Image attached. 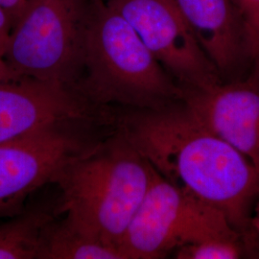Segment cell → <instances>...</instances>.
<instances>
[{
    "mask_svg": "<svg viewBox=\"0 0 259 259\" xmlns=\"http://www.w3.org/2000/svg\"><path fill=\"white\" fill-rule=\"evenodd\" d=\"M114 127L159 176L220 209L247 234L259 193V171L183 103L115 114Z\"/></svg>",
    "mask_w": 259,
    "mask_h": 259,
    "instance_id": "1",
    "label": "cell"
},
{
    "mask_svg": "<svg viewBox=\"0 0 259 259\" xmlns=\"http://www.w3.org/2000/svg\"><path fill=\"white\" fill-rule=\"evenodd\" d=\"M154 174V168L113 125L112 134L58 172L53 185L61 199L56 213L65 214L80 232L121 250Z\"/></svg>",
    "mask_w": 259,
    "mask_h": 259,
    "instance_id": "2",
    "label": "cell"
},
{
    "mask_svg": "<svg viewBox=\"0 0 259 259\" xmlns=\"http://www.w3.org/2000/svg\"><path fill=\"white\" fill-rule=\"evenodd\" d=\"M77 90L102 109L157 111L184 99L183 88L105 0L91 1Z\"/></svg>",
    "mask_w": 259,
    "mask_h": 259,
    "instance_id": "3",
    "label": "cell"
},
{
    "mask_svg": "<svg viewBox=\"0 0 259 259\" xmlns=\"http://www.w3.org/2000/svg\"><path fill=\"white\" fill-rule=\"evenodd\" d=\"M91 1L33 0L11 30L5 63L12 79L79 93Z\"/></svg>",
    "mask_w": 259,
    "mask_h": 259,
    "instance_id": "4",
    "label": "cell"
},
{
    "mask_svg": "<svg viewBox=\"0 0 259 259\" xmlns=\"http://www.w3.org/2000/svg\"><path fill=\"white\" fill-rule=\"evenodd\" d=\"M242 234L224 213L155 171L121 243L126 259H155L213 237Z\"/></svg>",
    "mask_w": 259,
    "mask_h": 259,
    "instance_id": "5",
    "label": "cell"
},
{
    "mask_svg": "<svg viewBox=\"0 0 259 259\" xmlns=\"http://www.w3.org/2000/svg\"><path fill=\"white\" fill-rule=\"evenodd\" d=\"M93 124H60L0 144V219L24 211L28 197L53 184L72 157L99 139Z\"/></svg>",
    "mask_w": 259,
    "mask_h": 259,
    "instance_id": "6",
    "label": "cell"
},
{
    "mask_svg": "<svg viewBox=\"0 0 259 259\" xmlns=\"http://www.w3.org/2000/svg\"><path fill=\"white\" fill-rule=\"evenodd\" d=\"M183 89L223 82L174 0H105Z\"/></svg>",
    "mask_w": 259,
    "mask_h": 259,
    "instance_id": "7",
    "label": "cell"
},
{
    "mask_svg": "<svg viewBox=\"0 0 259 259\" xmlns=\"http://www.w3.org/2000/svg\"><path fill=\"white\" fill-rule=\"evenodd\" d=\"M112 111L56 83L0 82V144L60 124L111 125Z\"/></svg>",
    "mask_w": 259,
    "mask_h": 259,
    "instance_id": "8",
    "label": "cell"
},
{
    "mask_svg": "<svg viewBox=\"0 0 259 259\" xmlns=\"http://www.w3.org/2000/svg\"><path fill=\"white\" fill-rule=\"evenodd\" d=\"M183 90L185 107L259 171V60L244 78Z\"/></svg>",
    "mask_w": 259,
    "mask_h": 259,
    "instance_id": "9",
    "label": "cell"
},
{
    "mask_svg": "<svg viewBox=\"0 0 259 259\" xmlns=\"http://www.w3.org/2000/svg\"><path fill=\"white\" fill-rule=\"evenodd\" d=\"M223 82L244 78L253 61L244 21L233 0H174Z\"/></svg>",
    "mask_w": 259,
    "mask_h": 259,
    "instance_id": "10",
    "label": "cell"
},
{
    "mask_svg": "<svg viewBox=\"0 0 259 259\" xmlns=\"http://www.w3.org/2000/svg\"><path fill=\"white\" fill-rule=\"evenodd\" d=\"M39 259H126L122 250L80 232L65 217L55 219L44 235Z\"/></svg>",
    "mask_w": 259,
    "mask_h": 259,
    "instance_id": "11",
    "label": "cell"
},
{
    "mask_svg": "<svg viewBox=\"0 0 259 259\" xmlns=\"http://www.w3.org/2000/svg\"><path fill=\"white\" fill-rule=\"evenodd\" d=\"M56 216L46 209H24L0 223V259H39L45 232Z\"/></svg>",
    "mask_w": 259,
    "mask_h": 259,
    "instance_id": "12",
    "label": "cell"
},
{
    "mask_svg": "<svg viewBox=\"0 0 259 259\" xmlns=\"http://www.w3.org/2000/svg\"><path fill=\"white\" fill-rule=\"evenodd\" d=\"M178 259H237L250 255L245 236L213 237L188 244L175 251Z\"/></svg>",
    "mask_w": 259,
    "mask_h": 259,
    "instance_id": "13",
    "label": "cell"
},
{
    "mask_svg": "<svg viewBox=\"0 0 259 259\" xmlns=\"http://www.w3.org/2000/svg\"><path fill=\"white\" fill-rule=\"evenodd\" d=\"M240 12L248 44L250 57L253 61L259 60V0H233Z\"/></svg>",
    "mask_w": 259,
    "mask_h": 259,
    "instance_id": "14",
    "label": "cell"
},
{
    "mask_svg": "<svg viewBox=\"0 0 259 259\" xmlns=\"http://www.w3.org/2000/svg\"><path fill=\"white\" fill-rule=\"evenodd\" d=\"M12 24L5 10L0 6V82L13 81L7 65L5 63V54L9 41Z\"/></svg>",
    "mask_w": 259,
    "mask_h": 259,
    "instance_id": "15",
    "label": "cell"
},
{
    "mask_svg": "<svg viewBox=\"0 0 259 259\" xmlns=\"http://www.w3.org/2000/svg\"><path fill=\"white\" fill-rule=\"evenodd\" d=\"M250 255H254L259 249V193L250 218V226L247 234L245 235Z\"/></svg>",
    "mask_w": 259,
    "mask_h": 259,
    "instance_id": "16",
    "label": "cell"
},
{
    "mask_svg": "<svg viewBox=\"0 0 259 259\" xmlns=\"http://www.w3.org/2000/svg\"><path fill=\"white\" fill-rule=\"evenodd\" d=\"M32 1L33 0H0V6L7 13L12 28Z\"/></svg>",
    "mask_w": 259,
    "mask_h": 259,
    "instance_id": "17",
    "label": "cell"
},
{
    "mask_svg": "<svg viewBox=\"0 0 259 259\" xmlns=\"http://www.w3.org/2000/svg\"><path fill=\"white\" fill-rule=\"evenodd\" d=\"M254 256H255V257H259V249L258 250H256V252H255Z\"/></svg>",
    "mask_w": 259,
    "mask_h": 259,
    "instance_id": "18",
    "label": "cell"
}]
</instances>
